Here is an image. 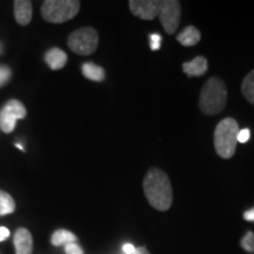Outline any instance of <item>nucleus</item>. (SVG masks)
<instances>
[{
    "label": "nucleus",
    "mask_w": 254,
    "mask_h": 254,
    "mask_svg": "<svg viewBox=\"0 0 254 254\" xmlns=\"http://www.w3.org/2000/svg\"><path fill=\"white\" fill-rule=\"evenodd\" d=\"M146 199L158 211H167L173 201V192L170 178L164 171L152 167L142 180Z\"/></svg>",
    "instance_id": "f257e3e1"
},
{
    "label": "nucleus",
    "mask_w": 254,
    "mask_h": 254,
    "mask_svg": "<svg viewBox=\"0 0 254 254\" xmlns=\"http://www.w3.org/2000/svg\"><path fill=\"white\" fill-rule=\"evenodd\" d=\"M226 103L227 88L225 82L217 77L209 78L200 92V111L207 116H214L225 109Z\"/></svg>",
    "instance_id": "f03ea898"
},
{
    "label": "nucleus",
    "mask_w": 254,
    "mask_h": 254,
    "mask_svg": "<svg viewBox=\"0 0 254 254\" xmlns=\"http://www.w3.org/2000/svg\"><path fill=\"white\" fill-rule=\"evenodd\" d=\"M239 125L233 118H225L215 127L214 148L219 157L231 159L237 150Z\"/></svg>",
    "instance_id": "7ed1b4c3"
},
{
    "label": "nucleus",
    "mask_w": 254,
    "mask_h": 254,
    "mask_svg": "<svg viewBox=\"0 0 254 254\" xmlns=\"http://www.w3.org/2000/svg\"><path fill=\"white\" fill-rule=\"evenodd\" d=\"M80 1L78 0H46L41 5V17L52 24H63L78 14Z\"/></svg>",
    "instance_id": "20e7f679"
},
{
    "label": "nucleus",
    "mask_w": 254,
    "mask_h": 254,
    "mask_svg": "<svg viewBox=\"0 0 254 254\" xmlns=\"http://www.w3.org/2000/svg\"><path fill=\"white\" fill-rule=\"evenodd\" d=\"M99 43V36L92 27H81L69 34L67 45L79 56H90L95 52Z\"/></svg>",
    "instance_id": "39448f33"
},
{
    "label": "nucleus",
    "mask_w": 254,
    "mask_h": 254,
    "mask_svg": "<svg viewBox=\"0 0 254 254\" xmlns=\"http://www.w3.org/2000/svg\"><path fill=\"white\" fill-rule=\"evenodd\" d=\"M26 114V107L21 101L17 99L8 100L0 110V129L4 133L13 132L17 120L24 119Z\"/></svg>",
    "instance_id": "423d86ee"
},
{
    "label": "nucleus",
    "mask_w": 254,
    "mask_h": 254,
    "mask_svg": "<svg viewBox=\"0 0 254 254\" xmlns=\"http://www.w3.org/2000/svg\"><path fill=\"white\" fill-rule=\"evenodd\" d=\"M182 17V6L177 0H165L161 4L159 19L166 31V33L172 34L178 30Z\"/></svg>",
    "instance_id": "0eeeda50"
},
{
    "label": "nucleus",
    "mask_w": 254,
    "mask_h": 254,
    "mask_svg": "<svg viewBox=\"0 0 254 254\" xmlns=\"http://www.w3.org/2000/svg\"><path fill=\"white\" fill-rule=\"evenodd\" d=\"M132 14L142 19V20H153L160 13V0H131L128 2Z\"/></svg>",
    "instance_id": "6e6552de"
},
{
    "label": "nucleus",
    "mask_w": 254,
    "mask_h": 254,
    "mask_svg": "<svg viewBox=\"0 0 254 254\" xmlns=\"http://www.w3.org/2000/svg\"><path fill=\"white\" fill-rule=\"evenodd\" d=\"M15 254H32L33 251V239L31 232L26 228H18L14 234Z\"/></svg>",
    "instance_id": "1a4fd4ad"
},
{
    "label": "nucleus",
    "mask_w": 254,
    "mask_h": 254,
    "mask_svg": "<svg viewBox=\"0 0 254 254\" xmlns=\"http://www.w3.org/2000/svg\"><path fill=\"white\" fill-rule=\"evenodd\" d=\"M14 18L21 26H26L32 20V2L28 0H15Z\"/></svg>",
    "instance_id": "9d476101"
},
{
    "label": "nucleus",
    "mask_w": 254,
    "mask_h": 254,
    "mask_svg": "<svg viewBox=\"0 0 254 254\" xmlns=\"http://www.w3.org/2000/svg\"><path fill=\"white\" fill-rule=\"evenodd\" d=\"M208 63L204 57H195L194 59L183 65V71L187 77H200L207 72Z\"/></svg>",
    "instance_id": "9b49d317"
},
{
    "label": "nucleus",
    "mask_w": 254,
    "mask_h": 254,
    "mask_svg": "<svg viewBox=\"0 0 254 254\" xmlns=\"http://www.w3.org/2000/svg\"><path fill=\"white\" fill-rule=\"evenodd\" d=\"M45 62L47 66L53 71L62 69L67 63V55L58 47H53L45 53Z\"/></svg>",
    "instance_id": "f8f14e48"
},
{
    "label": "nucleus",
    "mask_w": 254,
    "mask_h": 254,
    "mask_svg": "<svg viewBox=\"0 0 254 254\" xmlns=\"http://www.w3.org/2000/svg\"><path fill=\"white\" fill-rule=\"evenodd\" d=\"M201 39V34L194 26H187L182 31V33L178 34L177 40L183 46H194Z\"/></svg>",
    "instance_id": "ddd939ff"
},
{
    "label": "nucleus",
    "mask_w": 254,
    "mask_h": 254,
    "mask_svg": "<svg viewBox=\"0 0 254 254\" xmlns=\"http://www.w3.org/2000/svg\"><path fill=\"white\" fill-rule=\"evenodd\" d=\"M82 75L92 81H103L105 79V69L94 63H85L81 66Z\"/></svg>",
    "instance_id": "4468645a"
},
{
    "label": "nucleus",
    "mask_w": 254,
    "mask_h": 254,
    "mask_svg": "<svg viewBox=\"0 0 254 254\" xmlns=\"http://www.w3.org/2000/svg\"><path fill=\"white\" fill-rule=\"evenodd\" d=\"M71 243H77V237L67 230H57L51 237V244L53 246H66Z\"/></svg>",
    "instance_id": "2eb2a0df"
},
{
    "label": "nucleus",
    "mask_w": 254,
    "mask_h": 254,
    "mask_svg": "<svg viewBox=\"0 0 254 254\" xmlns=\"http://www.w3.org/2000/svg\"><path fill=\"white\" fill-rule=\"evenodd\" d=\"M241 92L246 100L250 104L254 105V69L244 78L243 84H241Z\"/></svg>",
    "instance_id": "dca6fc26"
},
{
    "label": "nucleus",
    "mask_w": 254,
    "mask_h": 254,
    "mask_svg": "<svg viewBox=\"0 0 254 254\" xmlns=\"http://www.w3.org/2000/svg\"><path fill=\"white\" fill-rule=\"evenodd\" d=\"M15 211V201L5 190H0V217L13 213Z\"/></svg>",
    "instance_id": "f3484780"
},
{
    "label": "nucleus",
    "mask_w": 254,
    "mask_h": 254,
    "mask_svg": "<svg viewBox=\"0 0 254 254\" xmlns=\"http://www.w3.org/2000/svg\"><path fill=\"white\" fill-rule=\"evenodd\" d=\"M240 245L246 252L254 253V233L253 232H247L240 241Z\"/></svg>",
    "instance_id": "a211bd4d"
},
{
    "label": "nucleus",
    "mask_w": 254,
    "mask_h": 254,
    "mask_svg": "<svg viewBox=\"0 0 254 254\" xmlns=\"http://www.w3.org/2000/svg\"><path fill=\"white\" fill-rule=\"evenodd\" d=\"M11 77H12L11 68L7 67L6 65H0V87L5 86V85L9 81Z\"/></svg>",
    "instance_id": "6ab92c4d"
},
{
    "label": "nucleus",
    "mask_w": 254,
    "mask_h": 254,
    "mask_svg": "<svg viewBox=\"0 0 254 254\" xmlns=\"http://www.w3.org/2000/svg\"><path fill=\"white\" fill-rule=\"evenodd\" d=\"M161 41H163V37L158 33H152L150 36V47L152 51H157L160 49Z\"/></svg>",
    "instance_id": "aec40b11"
},
{
    "label": "nucleus",
    "mask_w": 254,
    "mask_h": 254,
    "mask_svg": "<svg viewBox=\"0 0 254 254\" xmlns=\"http://www.w3.org/2000/svg\"><path fill=\"white\" fill-rule=\"evenodd\" d=\"M65 253L66 254H84V251L77 243L67 244L65 246Z\"/></svg>",
    "instance_id": "412c9836"
},
{
    "label": "nucleus",
    "mask_w": 254,
    "mask_h": 254,
    "mask_svg": "<svg viewBox=\"0 0 254 254\" xmlns=\"http://www.w3.org/2000/svg\"><path fill=\"white\" fill-rule=\"evenodd\" d=\"M251 138V131L249 128H244V129H239L238 132V136H237V140L241 142V144H245L250 140Z\"/></svg>",
    "instance_id": "4be33fe9"
},
{
    "label": "nucleus",
    "mask_w": 254,
    "mask_h": 254,
    "mask_svg": "<svg viewBox=\"0 0 254 254\" xmlns=\"http://www.w3.org/2000/svg\"><path fill=\"white\" fill-rule=\"evenodd\" d=\"M136 247H134L132 245V244H125V245L123 246V252L124 254H133L135 252Z\"/></svg>",
    "instance_id": "5701e85b"
},
{
    "label": "nucleus",
    "mask_w": 254,
    "mask_h": 254,
    "mask_svg": "<svg viewBox=\"0 0 254 254\" xmlns=\"http://www.w3.org/2000/svg\"><path fill=\"white\" fill-rule=\"evenodd\" d=\"M244 219L247 221H252L254 222V207L252 209H249L244 213Z\"/></svg>",
    "instance_id": "b1692460"
},
{
    "label": "nucleus",
    "mask_w": 254,
    "mask_h": 254,
    "mask_svg": "<svg viewBox=\"0 0 254 254\" xmlns=\"http://www.w3.org/2000/svg\"><path fill=\"white\" fill-rule=\"evenodd\" d=\"M9 237V231L6 227H0V241H4Z\"/></svg>",
    "instance_id": "393cba45"
},
{
    "label": "nucleus",
    "mask_w": 254,
    "mask_h": 254,
    "mask_svg": "<svg viewBox=\"0 0 254 254\" xmlns=\"http://www.w3.org/2000/svg\"><path fill=\"white\" fill-rule=\"evenodd\" d=\"M133 254H150V252H148L146 247H138Z\"/></svg>",
    "instance_id": "a878e982"
},
{
    "label": "nucleus",
    "mask_w": 254,
    "mask_h": 254,
    "mask_svg": "<svg viewBox=\"0 0 254 254\" xmlns=\"http://www.w3.org/2000/svg\"><path fill=\"white\" fill-rule=\"evenodd\" d=\"M2 53H4V46H2V44L0 43V56H1Z\"/></svg>",
    "instance_id": "bb28decb"
},
{
    "label": "nucleus",
    "mask_w": 254,
    "mask_h": 254,
    "mask_svg": "<svg viewBox=\"0 0 254 254\" xmlns=\"http://www.w3.org/2000/svg\"><path fill=\"white\" fill-rule=\"evenodd\" d=\"M15 146H17V147L19 148V150H21V151H25L24 148H23V146H21L20 144H15Z\"/></svg>",
    "instance_id": "cd10ccee"
}]
</instances>
